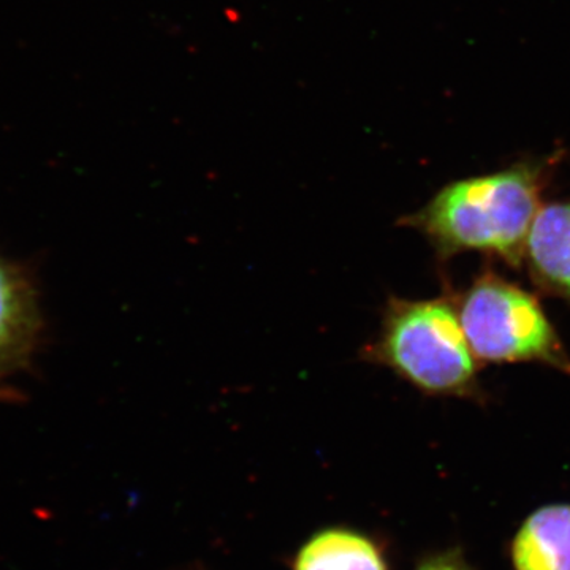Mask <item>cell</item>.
<instances>
[{"instance_id": "2", "label": "cell", "mask_w": 570, "mask_h": 570, "mask_svg": "<svg viewBox=\"0 0 570 570\" xmlns=\"http://www.w3.org/2000/svg\"><path fill=\"white\" fill-rule=\"evenodd\" d=\"M358 360L392 371L422 395L483 397L479 362L452 294L428 299L390 295L382 307L381 326L360 348Z\"/></svg>"}, {"instance_id": "8", "label": "cell", "mask_w": 570, "mask_h": 570, "mask_svg": "<svg viewBox=\"0 0 570 570\" xmlns=\"http://www.w3.org/2000/svg\"><path fill=\"white\" fill-rule=\"evenodd\" d=\"M417 570H472L460 551L452 550L434 554L420 562Z\"/></svg>"}, {"instance_id": "3", "label": "cell", "mask_w": 570, "mask_h": 570, "mask_svg": "<svg viewBox=\"0 0 570 570\" xmlns=\"http://www.w3.org/2000/svg\"><path fill=\"white\" fill-rule=\"evenodd\" d=\"M479 363H539L570 376V355L535 295L487 268L455 296Z\"/></svg>"}, {"instance_id": "6", "label": "cell", "mask_w": 570, "mask_h": 570, "mask_svg": "<svg viewBox=\"0 0 570 570\" xmlns=\"http://www.w3.org/2000/svg\"><path fill=\"white\" fill-rule=\"evenodd\" d=\"M515 570H570V504L546 505L521 524L512 542Z\"/></svg>"}, {"instance_id": "1", "label": "cell", "mask_w": 570, "mask_h": 570, "mask_svg": "<svg viewBox=\"0 0 570 570\" xmlns=\"http://www.w3.org/2000/svg\"><path fill=\"white\" fill-rule=\"evenodd\" d=\"M549 179L546 160L459 179L397 225L419 232L441 264L460 254L482 253L519 268Z\"/></svg>"}, {"instance_id": "5", "label": "cell", "mask_w": 570, "mask_h": 570, "mask_svg": "<svg viewBox=\"0 0 570 570\" xmlns=\"http://www.w3.org/2000/svg\"><path fill=\"white\" fill-rule=\"evenodd\" d=\"M532 283L570 305V198L540 206L524 246Z\"/></svg>"}, {"instance_id": "7", "label": "cell", "mask_w": 570, "mask_h": 570, "mask_svg": "<svg viewBox=\"0 0 570 570\" xmlns=\"http://www.w3.org/2000/svg\"><path fill=\"white\" fill-rule=\"evenodd\" d=\"M294 570H389L376 543L360 532L325 530L307 540Z\"/></svg>"}, {"instance_id": "4", "label": "cell", "mask_w": 570, "mask_h": 570, "mask_svg": "<svg viewBox=\"0 0 570 570\" xmlns=\"http://www.w3.org/2000/svg\"><path fill=\"white\" fill-rule=\"evenodd\" d=\"M43 335L39 294L22 266L0 257V384L31 365Z\"/></svg>"}]
</instances>
